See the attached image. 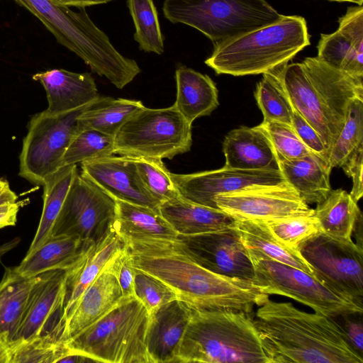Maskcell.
<instances>
[{"label":"cell","instance_id":"46","mask_svg":"<svg viewBox=\"0 0 363 363\" xmlns=\"http://www.w3.org/2000/svg\"><path fill=\"white\" fill-rule=\"evenodd\" d=\"M341 168L352 179L350 195L357 202L363 195V145L356 149Z\"/></svg>","mask_w":363,"mask_h":363},{"label":"cell","instance_id":"17","mask_svg":"<svg viewBox=\"0 0 363 363\" xmlns=\"http://www.w3.org/2000/svg\"><path fill=\"white\" fill-rule=\"evenodd\" d=\"M66 279L65 269L50 270L34 277L15 340L49 333L58 335L61 340Z\"/></svg>","mask_w":363,"mask_h":363},{"label":"cell","instance_id":"31","mask_svg":"<svg viewBox=\"0 0 363 363\" xmlns=\"http://www.w3.org/2000/svg\"><path fill=\"white\" fill-rule=\"evenodd\" d=\"M33 280L14 267L6 268L0 280V339L7 345L16 340Z\"/></svg>","mask_w":363,"mask_h":363},{"label":"cell","instance_id":"1","mask_svg":"<svg viewBox=\"0 0 363 363\" xmlns=\"http://www.w3.org/2000/svg\"><path fill=\"white\" fill-rule=\"evenodd\" d=\"M133 266L161 280L194 310L228 309L251 313L269 294L254 281L213 272L197 263L178 238L124 241Z\"/></svg>","mask_w":363,"mask_h":363},{"label":"cell","instance_id":"15","mask_svg":"<svg viewBox=\"0 0 363 363\" xmlns=\"http://www.w3.org/2000/svg\"><path fill=\"white\" fill-rule=\"evenodd\" d=\"M178 240L187 253L204 268L225 277L254 281L252 263L234 223L216 230L179 235Z\"/></svg>","mask_w":363,"mask_h":363},{"label":"cell","instance_id":"43","mask_svg":"<svg viewBox=\"0 0 363 363\" xmlns=\"http://www.w3.org/2000/svg\"><path fill=\"white\" fill-rule=\"evenodd\" d=\"M133 287L134 296L149 315L162 306L178 299L176 294L161 280L138 269L135 270Z\"/></svg>","mask_w":363,"mask_h":363},{"label":"cell","instance_id":"12","mask_svg":"<svg viewBox=\"0 0 363 363\" xmlns=\"http://www.w3.org/2000/svg\"><path fill=\"white\" fill-rule=\"evenodd\" d=\"M298 250L320 283L363 306L362 248L352 240L338 239L320 231Z\"/></svg>","mask_w":363,"mask_h":363},{"label":"cell","instance_id":"27","mask_svg":"<svg viewBox=\"0 0 363 363\" xmlns=\"http://www.w3.org/2000/svg\"><path fill=\"white\" fill-rule=\"evenodd\" d=\"M177 97L174 104L188 123L209 116L218 106V91L206 74L185 66L175 72Z\"/></svg>","mask_w":363,"mask_h":363},{"label":"cell","instance_id":"5","mask_svg":"<svg viewBox=\"0 0 363 363\" xmlns=\"http://www.w3.org/2000/svg\"><path fill=\"white\" fill-rule=\"evenodd\" d=\"M37 17L59 43L74 52L100 76L123 89L140 72L138 63L123 56L89 17L52 0H13Z\"/></svg>","mask_w":363,"mask_h":363},{"label":"cell","instance_id":"34","mask_svg":"<svg viewBox=\"0 0 363 363\" xmlns=\"http://www.w3.org/2000/svg\"><path fill=\"white\" fill-rule=\"evenodd\" d=\"M143 107L139 100L100 96L79 114V128L94 129L114 137L121 126Z\"/></svg>","mask_w":363,"mask_h":363},{"label":"cell","instance_id":"4","mask_svg":"<svg viewBox=\"0 0 363 363\" xmlns=\"http://www.w3.org/2000/svg\"><path fill=\"white\" fill-rule=\"evenodd\" d=\"M174 362L270 363V360L250 313L191 308Z\"/></svg>","mask_w":363,"mask_h":363},{"label":"cell","instance_id":"2","mask_svg":"<svg viewBox=\"0 0 363 363\" xmlns=\"http://www.w3.org/2000/svg\"><path fill=\"white\" fill-rule=\"evenodd\" d=\"M254 321L270 363L363 362L333 318L268 299Z\"/></svg>","mask_w":363,"mask_h":363},{"label":"cell","instance_id":"13","mask_svg":"<svg viewBox=\"0 0 363 363\" xmlns=\"http://www.w3.org/2000/svg\"><path fill=\"white\" fill-rule=\"evenodd\" d=\"M116 199L82 172H77L51 235L77 237L96 244L113 228Z\"/></svg>","mask_w":363,"mask_h":363},{"label":"cell","instance_id":"10","mask_svg":"<svg viewBox=\"0 0 363 363\" xmlns=\"http://www.w3.org/2000/svg\"><path fill=\"white\" fill-rule=\"evenodd\" d=\"M246 250L254 268V282L264 293L289 297L331 318L362 313L363 306L333 292L306 272Z\"/></svg>","mask_w":363,"mask_h":363},{"label":"cell","instance_id":"53","mask_svg":"<svg viewBox=\"0 0 363 363\" xmlns=\"http://www.w3.org/2000/svg\"><path fill=\"white\" fill-rule=\"evenodd\" d=\"M11 191L9 183L6 180L0 179V199Z\"/></svg>","mask_w":363,"mask_h":363},{"label":"cell","instance_id":"45","mask_svg":"<svg viewBox=\"0 0 363 363\" xmlns=\"http://www.w3.org/2000/svg\"><path fill=\"white\" fill-rule=\"evenodd\" d=\"M111 268L119 283L123 296H134V278L135 267L126 248L111 262Z\"/></svg>","mask_w":363,"mask_h":363},{"label":"cell","instance_id":"33","mask_svg":"<svg viewBox=\"0 0 363 363\" xmlns=\"http://www.w3.org/2000/svg\"><path fill=\"white\" fill-rule=\"evenodd\" d=\"M78 172L77 164L66 165L44 182L43 206L38 229L26 255H29L50 236L72 182Z\"/></svg>","mask_w":363,"mask_h":363},{"label":"cell","instance_id":"28","mask_svg":"<svg viewBox=\"0 0 363 363\" xmlns=\"http://www.w3.org/2000/svg\"><path fill=\"white\" fill-rule=\"evenodd\" d=\"M90 245L77 237L51 235L31 254L26 255L14 269L26 278L50 270H67L78 261Z\"/></svg>","mask_w":363,"mask_h":363},{"label":"cell","instance_id":"24","mask_svg":"<svg viewBox=\"0 0 363 363\" xmlns=\"http://www.w3.org/2000/svg\"><path fill=\"white\" fill-rule=\"evenodd\" d=\"M225 167L240 169L280 170L273 145L259 125L229 132L223 143Z\"/></svg>","mask_w":363,"mask_h":363},{"label":"cell","instance_id":"29","mask_svg":"<svg viewBox=\"0 0 363 363\" xmlns=\"http://www.w3.org/2000/svg\"><path fill=\"white\" fill-rule=\"evenodd\" d=\"M113 228L124 241L139 239H177L179 235L161 215L159 208L116 199Z\"/></svg>","mask_w":363,"mask_h":363},{"label":"cell","instance_id":"41","mask_svg":"<svg viewBox=\"0 0 363 363\" xmlns=\"http://www.w3.org/2000/svg\"><path fill=\"white\" fill-rule=\"evenodd\" d=\"M138 172L150 193L160 203L179 196L162 160L133 158Z\"/></svg>","mask_w":363,"mask_h":363},{"label":"cell","instance_id":"22","mask_svg":"<svg viewBox=\"0 0 363 363\" xmlns=\"http://www.w3.org/2000/svg\"><path fill=\"white\" fill-rule=\"evenodd\" d=\"M125 247L123 238L113 228L96 244L90 245L78 261L67 269L66 294L62 315L65 320L76 303L110 260Z\"/></svg>","mask_w":363,"mask_h":363},{"label":"cell","instance_id":"25","mask_svg":"<svg viewBox=\"0 0 363 363\" xmlns=\"http://www.w3.org/2000/svg\"><path fill=\"white\" fill-rule=\"evenodd\" d=\"M279 164L286 181L308 205L320 203L332 191V169L320 155L312 152L298 159L279 161Z\"/></svg>","mask_w":363,"mask_h":363},{"label":"cell","instance_id":"40","mask_svg":"<svg viewBox=\"0 0 363 363\" xmlns=\"http://www.w3.org/2000/svg\"><path fill=\"white\" fill-rule=\"evenodd\" d=\"M263 221L280 242L296 251L303 242L320 231L318 220L313 214Z\"/></svg>","mask_w":363,"mask_h":363},{"label":"cell","instance_id":"49","mask_svg":"<svg viewBox=\"0 0 363 363\" xmlns=\"http://www.w3.org/2000/svg\"><path fill=\"white\" fill-rule=\"evenodd\" d=\"M53 2L66 6L84 8L97 4H106L113 0H52Z\"/></svg>","mask_w":363,"mask_h":363},{"label":"cell","instance_id":"38","mask_svg":"<svg viewBox=\"0 0 363 363\" xmlns=\"http://www.w3.org/2000/svg\"><path fill=\"white\" fill-rule=\"evenodd\" d=\"M114 137L91 128H79L73 136L62 159V166L114 155Z\"/></svg>","mask_w":363,"mask_h":363},{"label":"cell","instance_id":"39","mask_svg":"<svg viewBox=\"0 0 363 363\" xmlns=\"http://www.w3.org/2000/svg\"><path fill=\"white\" fill-rule=\"evenodd\" d=\"M363 145V98H355L348 107L345 124L328 157L332 169L341 167L357 147Z\"/></svg>","mask_w":363,"mask_h":363},{"label":"cell","instance_id":"50","mask_svg":"<svg viewBox=\"0 0 363 363\" xmlns=\"http://www.w3.org/2000/svg\"><path fill=\"white\" fill-rule=\"evenodd\" d=\"M21 242L20 238H15L13 240L0 245V262L7 252H10L11 250L18 246V245Z\"/></svg>","mask_w":363,"mask_h":363},{"label":"cell","instance_id":"3","mask_svg":"<svg viewBox=\"0 0 363 363\" xmlns=\"http://www.w3.org/2000/svg\"><path fill=\"white\" fill-rule=\"evenodd\" d=\"M279 77L294 109L318 132L329 157L350 102L363 98V79L336 69L318 57L281 66Z\"/></svg>","mask_w":363,"mask_h":363},{"label":"cell","instance_id":"42","mask_svg":"<svg viewBox=\"0 0 363 363\" xmlns=\"http://www.w3.org/2000/svg\"><path fill=\"white\" fill-rule=\"evenodd\" d=\"M259 125L268 135L279 161L298 159L313 152L300 139L292 125L266 120Z\"/></svg>","mask_w":363,"mask_h":363},{"label":"cell","instance_id":"44","mask_svg":"<svg viewBox=\"0 0 363 363\" xmlns=\"http://www.w3.org/2000/svg\"><path fill=\"white\" fill-rule=\"evenodd\" d=\"M292 126L303 143L313 152L320 155L328 163L325 144L318 132L295 109L292 116Z\"/></svg>","mask_w":363,"mask_h":363},{"label":"cell","instance_id":"48","mask_svg":"<svg viewBox=\"0 0 363 363\" xmlns=\"http://www.w3.org/2000/svg\"><path fill=\"white\" fill-rule=\"evenodd\" d=\"M17 199V195L12 190L0 199V229L16 223L19 209L25 202Z\"/></svg>","mask_w":363,"mask_h":363},{"label":"cell","instance_id":"6","mask_svg":"<svg viewBox=\"0 0 363 363\" xmlns=\"http://www.w3.org/2000/svg\"><path fill=\"white\" fill-rule=\"evenodd\" d=\"M310 45L305 18L284 16L277 21L215 44L206 65L217 74H264L287 64Z\"/></svg>","mask_w":363,"mask_h":363},{"label":"cell","instance_id":"18","mask_svg":"<svg viewBox=\"0 0 363 363\" xmlns=\"http://www.w3.org/2000/svg\"><path fill=\"white\" fill-rule=\"evenodd\" d=\"M82 173L115 199L159 208L160 203L150 193L133 159L108 156L81 163Z\"/></svg>","mask_w":363,"mask_h":363},{"label":"cell","instance_id":"8","mask_svg":"<svg viewBox=\"0 0 363 363\" xmlns=\"http://www.w3.org/2000/svg\"><path fill=\"white\" fill-rule=\"evenodd\" d=\"M173 23L194 28L215 44L270 24L281 17L266 0H164Z\"/></svg>","mask_w":363,"mask_h":363},{"label":"cell","instance_id":"7","mask_svg":"<svg viewBox=\"0 0 363 363\" xmlns=\"http://www.w3.org/2000/svg\"><path fill=\"white\" fill-rule=\"evenodd\" d=\"M150 315L135 296H123L109 311L64 342L69 353L96 362L152 363L147 347Z\"/></svg>","mask_w":363,"mask_h":363},{"label":"cell","instance_id":"11","mask_svg":"<svg viewBox=\"0 0 363 363\" xmlns=\"http://www.w3.org/2000/svg\"><path fill=\"white\" fill-rule=\"evenodd\" d=\"M85 107L62 114L45 109L31 117L19 155V176L43 186L63 167V156L79 129L78 117Z\"/></svg>","mask_w":363,"mask_h":363},{"label":"cell","instance_id":"36","mask_svg":"<svg viewBox=\"0 0 363 363\" xmlns=\"http://www.w3.org/2000/svg\"><path fill=\"white\" fill-rule=\"evenodd\" d=\"M8 347L10 363H56L69 354L64 342L55 333L18 339Z\"/></svg>","mask_w":363,"mask_h":363},{"label":"cell","instance_id":"23","mask_svg":"<svg viewBox=\"0 0 363 363\" xmlns=\"http://www.w3.org/2000/svg\"><path fill=\"white\" fill-rule=\"evenodd\" d=\"M190 315L191 308L179 299L150 315L147 347L152 363L174 362Z\"/></svg>","mask_w":363,"mask_h":363},{"label":"cell","instance_id":"54","mask_svg":"<svg viewBox=\"0 0 363 363\" xmlns=\"http://www.w3.org/2000/svg\"><path fill=\"white\" fill-rule=\"evenodd\" d=\"M330 1H349V2L357 4L358 6H362V3H363V0H330Z\"/></svg>","mask_w":363,"mask_h":363},{"label":"cell","instance_id":"16","mask_svg":"<svg viewBox=\"0 0 363 363\" xmlns=\"http://www.w3.org/2000/svg\"><path fill=\"white\" fill-rule=\"evenodd\" d=\"M179 196L186 201L218 208L214 197L242 189L287 182L280 170L221 169L191 174L170 173Z\"/></svg>","mask_w":363,"mask_h":363},{"label":"cell","instance_id":"37","mask_svg":"<svg viewBox=\"0 0 363 363\" xmlns=\"http://www.w3.org/2000/svg\"><path fill=\"white\" fill-rule=\"evenodd\" d=\"M127 4L135 28L134 39L140 50L162 54L163 38L153 1L128 0Z\"/></svg>","mask_w":363,"mask_h":363},{"label":"cell","instance_id":"51","mask_svg":"<svg viewBox=\"0 0 363 363\" xmlns=\"http://www.w3.org/2000/svg\"><path fill=\"white\" fill-rule=\"evenodd\" d=\"M355 232L357 242L356 245L363 249L362 246V216H361L354 229L353 233Z\"/></svg>","mask_w":363,"mask_h":363},{"label":"cell","instance_id":"32","mask_svg":"<svg viewBox=\"0 0 363 363\" xmlns=\"http://www.w3.org/2000/svg\"><path fill=\"white\" fill-rule=\"evenodd\" d=\"M313 215L321 232L342 240H352L355 225L362 216L357 202L342 189H332L323 201L316 204Z\"/></svg>","mask_w":363,"mask_h":363},{"label":"cell","instance_id":"21","mask_svg":"<svg viewBox=\"0 0 363 363\" xmlns=\"http://www.w3.org/2000/svg\"><path fill=\"white\" fill-rule=\"evenodd\" d=\"M33 79L43 85L48 103L46 110L52 114L82 108L100 96L89 73L54 69L36 73Z\"/></svg>","mask_w":363,"mask_h":363},{"label":"cell","instance_id":"19","mask_svg":"<svg viewBox=\"0 0 363 363\" xmlns=\"http://www.w3.org/2000/svg\"><path fill=\"white\" fill-rule=\"evenodd\" d=\"M318 57L352 76L363 79V8L349 7L336 31L321 34Z\"/></svg>","mask_w":363,"mask_h":363},{"label":"cell","instance_id":"26","mask_svg":"<svg viewBox=\"0 0 363 363\" xmlns=\"http://www.w3.org/2000/svg\"><path fill=\"white\" fill-rule=\"evenodd\" d=\"M159 211L179 235L222 229L231 225L235 220L219 208L195 203L180 196L160 203Z\"/></svg>","mask_w":363,"mask_h":363},{"label":"cell","instance_id":"30","mask_svg":"<svg viewBox=\"0 0 363 363\" xmlns=\"http://www.w3.org/2000/svg\"><path fill=\"white\" fill-rule=\"evenodd\" d=\"M234 225L246 249L303 270L315 278L313 269L300 252L280 242L263 220L235 219Z\"/></svg>","mask_w":363,"mask_h":363},{"label":"cell","instance_id":"47","mask_svg":"<svg viewBox=\"0 0 363 363\" xmlns=\"http://www.w3.org/2000/svg\"><path fill=\"white\" fill-rule=\"evenodd\" d=\"M362 313H350L333 318L343 329L352 347L362 356Z\"/></svg>","mask_w":363,"mask_h":363},{"label":"cell","instance_id":"9","mask_svg":"<svg viewBox=\"0 0 363 363\" xmlns=\"http://www.w3.org/2000/svg\"><path fill=\"white\" fill-rule=\"evenodd\" d=\"M191 144V124L174 104L164 108L145 106L116 133L114 154L131 158L172 159L189 152Z\"/></svg>","mask_w":363,"mask_h":363},{"label":"cell","instance_id":"35","mask_svg":"<svg viewBox=\"0 0 363 363\" xmlns=\"http://www.w3.org/2000/svg\"><path fill=\"white\" fill-rule=\"evenodd\" d=\"M280 67L263 74L255 96L264 120L292 125L294 108L279 77Z\"/></svg>","mask_w":363,"mask_h":363},{"label":"cell","instance_id":"14","mask_svg":"<svg viewBox=\"0 0 363 363\" xmlns=\"http://www.w3.org/2000/svg\"><path fill=\"white\" fill-rule=\"evenodd\" d=\"M214 201L218 208L234 219L268 220L314 213L288 182L220 194Z\"/></svg>","mask_w":363,"mask_h":363},{"label":"cell","instance_id":"52","mask_svg":"<svg viewBox=\"0 0 363 363\" xmlns=\"http://www.w3.org/2000/svg\"><path fill=\"white\" fill-rule=\"evenodd\" d=\"M0 363H10L8 345L0 339Z\"/></svg>","mask_w":363,"mask_h":363},{"label":"cell","instance_id":"20","mask_svg":"<svg viewBox=\"0 0 363 363\" xmlns=\"http://www.w3.org/2000/svg\"><path fill=\"white\" fill-rule=\"evenodd\" d=\"M111 260L84 291L65 318L61 335L62 342L102 317L123 297L116 276L111 268Z\"/></svg>","mask_w":363,"mask_h":363}]
</instances>
